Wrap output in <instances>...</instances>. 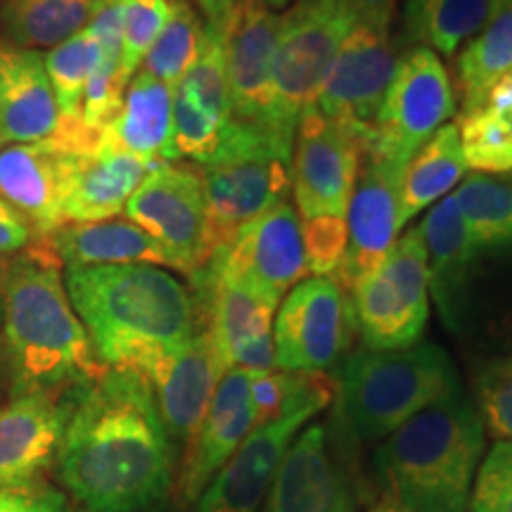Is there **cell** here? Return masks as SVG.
Here are the masks:
<instances>
[{"instance_id": "obj_1", "label": "cell", "mask_w": 512, "mask_h": 512, "mask_svg": "<svg viewBox=\"0 0 512 512\" xmlns=\"http://www.w3.org/2000/svg\"><path fill=\"white\" fill-rule=\"evenodd\" d=\"M57 465L64 489L86 512H140L162 501L174 446L143 375L107 368L76 394Z\"/></svg>"}, {"instance_id": "obj_2", "label": "cell", "mask_w": 512, "mask_h": 512, "mask_svg": "<svg viewBox=\"0 0 512 512\" xmlns=\"http://www.w3.org/2000/svg\"><path fill=\"white\" fill-rule=\"evenodd\" d=\"M0 316L12 396L74 399L107 370L62 283L60 259L41 238L5 261Z\"/></svg>"}, {"instance_id": "obj_3", "label": "cell", "mask_w": 512, "mask_h": 512, "mask_svg": "<svg viewBox=\"0 0 512 512\" xmlns=\"http://www.w3.org/2000/svg\"><path fill=\"white\" fill-rule=\"evenodd\" d=\"M64 287L107 368L145 375L204 328L195 292L159 266H67Z\"/></svg>"}, {"instance_id": "obj_4", "label": "cell", "mask_w": 512, "mask_h": 512, "mask_svg": "<svg viewBox=\"0 0 512 512\" xmlns=\"http://www.w3.org/2000/svg\"><path fill=\"white\" fill-rule=\"evenodd\" d=\"M482 458V415L460 392L384 437L375 467L396 510L467 512Z\"/></svg>"}, {"instance_id": "obj_5", "label": "cell", "mask_w": 512, "mask_h": 512, "mask_svg": "<svg viewBox=\"0 0 512 512\" xmlns=\"http://www.w3.org/2000/svg\"><path fill=\"white\" fill-rule=\"evenodd\" d=\"M337 392V415L347 430L363 441H382L425 408L460 394V380L439 344L418 342L396 351H358L342 366Z\"/></svg>"}, {"instance_id": "obj_6", "label": "cell", "mask_w": 512, "mask_h": 512, "mask_svg": "<svg viewBox=\"0 0 512 512\" xmlns=\"http://www.w3.org/2000/svg\"><path fill=\"white\" fill-rule=\"evenodd\" d=\"M195 169L207 195L216 252L242 226L285 202L292 188V147L264 128L228 119L214 155Z\"/></svg>"}, {"instance_id": "obj_7", "label": "cell", "mask_w": 512, "mask_h": 512, "mask_svg": "<svg viewBox=\"0 0 512 512\" xmlns=\"http://www.w3.org/2000/svg\"><path fill=\"white\" fill-rule=\"evenodd\" d=\"M356 27L342 0H297L283 15L273 62L271 131L294 147L299 117L316 107L344 38Z\"/></svg>"}, {"instance_id": "obj_8", "label": "cell", "mask_w": 512, "mask_h": 512, "mask_svg": "<svg viewBox=\"0 0 512 512\" xmlns=\"http://www.w3.org/2000/svg\"><path fill=\"white\" fill-rule=\"evenodd\" d=\"M356 332L366 349L396 351L420 342L430 318V271L420 226L349 290Z\"/></svg>"}, {"instance_id": "obj_9", "label": "cell", "mask_w": 512, "mask_h": 512, "mask_svg": "<svg viewBox=\"0 0 512 512\" xmlns=\"http://www.w3.org/2000/svg\"><path fill=\"white\" fill-rule=\"evenodd\" d=\"M100 147V133L81 117H62L53 136L0 150V197L22 214L36 238L62 226L64 200L83 155Z\"/></svg>"}, {"instance_id": "obj_10", "label": "cell", "mask_w": 512, "mask_h": 512, "mask_svg": "<svg viewBox=\"0 0 512 512\" xmlns=\"http://www.w3.org/2000/svg\"><path fill=\"white\" fill-rule=\"evenodd\" d=\"M124 214L157 242L178 273L192 278L214 254L207 195L195 166H159L133 192Z\"/></svg>"}, {"instance_id": "obj_11", "label": "cell", "mask_w": 512, "mask_h": 512, "mask_svg": "<svg viewBox=\"0 0 512 512\" xmlns=\"http://www.w3.org/2000/svg\"><path fill=\"white\" fill-rule=\"evenodd\" d=\"M202 271L278 309L287 292L311 275L297 209L285 200L256 216L211 254Z\"/></svg>"}, {"instance_id": "obj_12", "label": "cell", "mask_w": 512, "mask_h": 512, "mask_svg": "<svg viewBox=\"0 0 512 512\" xmlns=\"http://www.w3.org/2000/svg\"><path fill=\"white\" fill-rule=\"evenodd\" d=\"M453 114L456 93L439 55L420 46L403 50L366 155L408 164Z\"/></svg>"}, {"instance_id": "obj_13", "label": "cell", "mask_w": 512, "mask_h": 512, "mask_svg": "<svg viewBox=\"0 0 512 512\" xmlns=\"http://www.w3.org/2000/svg\"><path fill=\"white\" fill-rule=\"evenodd\" d=\"M356 332L347 290L335 275H311L292 287L275 316V368L323 373L342 361Z\"/></svg>"}, {"instance_id": "obj_14", "label": "cell", "mask_w": 512, "mask_h": 512, "mask_svg": "<svg viewBox=\"0 0 512 512\" xmlns=\"http://www.w3.org/2000/svg\"><path fill=\"white\" fill-rule=\"evenodd\" d=\"M361 140L316 107L299 117L292 147V192L299 221L347 219L363 166Z\"/></svg>"}, {"instance_id": "obj_15", "label": "cell", "mask_w": 512, "mask_h": 512, "mask_svg": "<svg viewBox=\"0 0 512 512\" xmlns=\"http://www.w3.org/2000/svg\"><path fill=\"white\" fill-rule=\"evenodd\" d=\"M403 46L389 31L356 24L344 38L316 110L361 140L363 152L373 138L377 114L394 79Z\"/></svg>"}, {"instance_id": "obj_16", "label": "cell", "mask_w": 512, "mask_h": 512, "mask_svg": "<svg viewBox=\"0 0 512 512\" xmlns=\"http://www.w3.org/2000/svg\"><path fill=\"white\" fill-rule=\"evenodd\" d=\"M320 406L292 408L278 418L254 427L228 463L216 472L204 494L197 498L195 512H256L283 463L287 448Z\"/></svg>"}, {"instance_id": "obj_17", "label": "cell", "mask_w": 512, "mask_h": 512, "mask_svg": "<svg viewBox=\"0 0 512 512\" xmlns=\"http://www.w3.org/2000/svg\"><path fill=\"white\" fill-rule=\"evenodd\" d=\"M406 164L384 157H363L354 195L347 209V252L335 273L344 290L380 264L401 233L399 195Z\"/></svg>"}, {"instance_id": "obj_18", "label": "cell", "mask_w": 512, "mask_h": 512, "mask_svg": "<svg viewBox=\"0 0 512 512\" xmlns=\"http://www.w3.org/2000/svg\"><path fill=\"white\" fill-rule=\"evenodd\" d=\"M280 31V12L268 10L261 0H240L226 38L230 119L264 128L271 136V81Z\"/></svg>"}, {"instance_id": "obj_19", "label": "cell", "mask_w": 512, "mask_h": 512, "mask_svg": "<svg viewBox=\"0 0 512 512\" xmlns=\"http://www.w3.org/2000/svg\"><path fill=\"white\" fill-rule=\"evenodd\" d=\"M204 328L211 335L223 368L268 373L275 368V306L209 273L192 275Z\"/></svg>"}, {"instance_id": "obj_20", "label": "cell", "mask_w": 512, "mask_h": 512, "mask_svg": "<svg viewBox=\"0 0 512 512\" xmlns=\"http://www.w3.org/2000/svg\"><path fill=\"white\" fill-rule=\"evenodd\" d=\"M226 373L207 328L197 332L181 349L171 351L143 375L155 396L171 446L188 448L200 430L204 415Z\"/></svg>"}, {"instance_id": "obj_21", "label": "cell", "mask_w": 512, "mask_h": 512, "mask_svg": "<svg viewBox=\"0 0 512 512\" xmlns=\"http://www.w3.org/2000/svg\"><path fill=\"white\" fill-rule=\"evenodd\" d=\"M74 399L12 396L0 408V491L36 489L57 463Z\"/></svg>"}, {"instance_id": "obj_22", "label": "cell", "mask_w": 512, "mask_h": 512, "mask_svg": "<svg viewBox=\"0 0 512 512\" xmlns=\"http://www.w3.org/2000/svg\"><path fill=\"white\" fill-rule=\"evenodd\" d=\"M230 119L226 38L204 29L197 60L174 88V145L178 159L207 162Z\"/></svg>"}, {"instance_id": "obj_23", "label": "cell", "mask_w": 512, "mask_h": 512, "mask_svg": "<svg viewBox=\"0 0 512 512\" xmlns=\"http://www.w3.org/2000/svg\"><path fill=\"white\" fill-rule=\"evenodd\" d=\"M256 413L249 394V373L230 368L223 373L195 439L185 448L178 475V496L185 503H197L211 479L228 458L238 451L242 441L252 434Z\"/></svg>"}, {"instance_id": "obj_24", "label": "cell", "mask_w": 512, "mask_h": 512, "mask_svg": "<svg viewBox=\"0 0 512 512\" xmlns=\"http://www.w3.org/2000/svg\"><path fill=\"white\" fill-rule=\"evenodd\" d=\"M264 512H354L347 472L330 448L328 425L297 434L280 463Z\"/></svg>"}, {"instance_id": "obj_25", "label": "cell", "mask_w": 512, "mask_h": 512, "mask_svg": "<svg viewBox=\"0 0 512 512\" xmlns=\"http://www.w3.org/2000/svg\"><path fill=\"white\" fill-rule=\"evenodd\" d=\"M60 121L43 55L0 36V145L46 140Z\"/></svg>"}, {"instance_id": "obj_26", "label": "cell", "mask_w": 512, "mask_h": 512, "mask_svg": "<svg viewBox=\"0 0 512 512\" xmlns=\"http://www.w3.org/2000/svg\"><path fill=\"white\" fill-rule=\"evenodd\" d=\"M100 145L121 150L147 164H174V88L138 72L128 81L114 119L102 128Z\"/></svg>"}, {"instance_id": "obj_27", "label": "cell", "mask_w": 512, "mask_h": 512, "mask_svg": "<svg viewBox=\"0 0 512 512\" xmlns=\"http://www.w3.org/2000/svg\"><path fill=\"white\" fill-rule=\"evenodd\" d=\"M420 233L427 252L430 292L446 325L456 328L465 313L467 290L479 252L467 233L453 195L434 204L420 223Z\"/></svg>"}, {"instance_id": "obj_28", "label": "cell", "mask_w": 512, "mask_h": 512, "mask_svg": "<svg viewBox=\"0 0 512 512\" xmlns=\"http://www.w3.org/2000/svg\"><path fill=\"white\" fill-rule=\"evenodd\" d=\"M155 169H159L157 164L102 145L91 155H83L64 200V223L114 219Z\"/></svg>"}, {"instance_id": "obj_29", "label": "cell", "mask_w": 512, "mask_h": 512, "mask_svg": "<svg viewBox=\"0 0 512 512\" xmlns=\"http://www.w3.org/2000/svg\"><path fill=\"white\" fill-rule=\"evenodd\" d=\"M64 266L150 264L166 266L162 249L143 228L124 219L62 223L41 238Z\"/></svg>"}, {"instance_id": "obj_30", "label": "cell", "mask_w": 512, "mask_h": 512, "mask_svg": "<svg viewBox=\"0 0 512 512\" xmlns=\"http://www.w3.org/2000/svg\"><path fill=\"white\" fill-rule=\"evenodd\" d=\"M510 0H403L401 46L430 48L446 57L456 55Z\"/></svg>"}, {"instance_id": "obj_31", "label": "cell", "mask_w": 512, "mask_h": 512, "mask_svg": "<svg viewBox=\"0 0 512 512\" xmlns=\"http://www.w3.org/2000/svg\"><path fill=\"white\" fill-rule=\"evenodd\" d=\"M465 171L467 164L460 147L458 124H444L403 169L399 195L401 230L422 209H430L434 202L444 200V195L460 183Z\"/></svg>"}, {"instance_id": "obj_32", "label": "cell", "mask_w": 512, "mask_h": 512, "mask_svg": "<svg viewBox=\"0 0 512 512\" xmlns=\"http://www.w3.org/2000/svg\"><path fill=\"white\" fill-rule=\"evenodd\" d=\"M105 0H5L0 29L12 46L57 48L88 29Z\"/></svg>"}, {"instance_id": "obj_33", "label": "cell", "mask_w": 512, "mask_h": 512, "mask_svg": "<svg viewBox=\"0 0 512 512\" xmlns=\"http://www.w3.org/2000/svg\"><path fill=\"white\" fill-rule=\"evenodd\" d=\"M512 72V0L501 15L491 19L467 41L456 62V79L463 100V114L482 105L494 83Z\"/></svg>"}, {"instance_id": "obj_34", "label": "cell", "mask_w": 512, "mask_h": 512, "mask_svg": "<svg viewBox=\"0 0 512 512\" xmlns=\"http://www.w3.org/2000/svg\"><path fill=\"white\" fill-rule=\"evenodd\" d=\"M453 200L479 254L512 249V183L472 174L453 192Z\"/></svg>"}, {"instance_id": "obj_35", "label": "cell", "mask_w": 512, "mask_h": 512, "mask_svg": "<svg viewBox=\"0 0 512 512\" xmlns=\"http://www.w3.org/2000/svg\"><path fill=\"white\" fill-rule=\"evenodd\" d=\"M204 41V22L188 0H171V12L162 34L147 50L140 72L176 88L188 69L195 64Z\"/></svg>"}, {"instance_id": "obj_36", "label": "cell", "mask_w": 512, "mask_h": 512, "mask_svg": "<svg viewBox=\"0 0 512 512\" xmlns=\"http://www.w3.org/2000/svg\"><path fill=\"white\" fill-rule=\"evenodd\" d=\"M460 147L465 164L477 174L512 171V107L484 100L477 110L458 121Z\"/></svg>"}, {"instance_id": "obj_37", "label": "cell", "mask_w": 512, "mask_h": 512, "mask_svg": "<svg viewBox=\"0 0 512 512\" xmlns=\"http://www.w3.org/2000/svg\"><path fill=\"white\" fill-rule=\"evenodd\" d=\"M102 50L91 31H81L69 41L43 55V64L60 105L62 117H81V100L93 69L98 67Z\"/></svg>"}, {"instance_id": "obj_38", "label": "cell", "mask_w": 512, "mask_h": 512, "mask_svg": "<svg viewBox=\"0 0 512 512\" xmlns=\"http://www.w3.org/2000/svg\"><path fill=\"white\" fill-rule=\"evenodd\" d=\"M171 12V0H124V36H121V76L128 83L143 64L147 50L162 34Z\"/></svg>"}, {"instance_id": "obj_39", "label": "cell", "mask_w": 512, "mask_h": 512, "mask_svg": "<svg viewBox=\"0 0 512 512\" xmlns=\"http://www.w3.org/2000/svg\"><path fill=\"white\" fill-rule=\"evenodd\" d=\"M477 411L498 441H512V354L486 363L477 375Z\"/></svg>"}, {"instance_id": "obj_40", "label": "cell", "mask_w": 512, "mask_h": 512, "mask_svg": "<svg viewBox=\"0 0 512 512\" xmlns=\"http://www.w3.org/2000/svg\"><path fill=\"white\" fill-rule=\"evenodd\" d=\"M472 512H512V441H496L479 463L470 494Z\"/></svg>"}, {"instance_id": "obj_41", "label": "cell", "mask_w": 512, "mask_h": 512, "mask_svg": "<svg viewBox=\"0 0 512 512\" xmlns=\"http://www.w3.org/2000/svg\"><path fill=\"white\" fill-rule=\"evenodd\" d=\"M128 83L121 76V60L112 55H102L98 67L93 69L91 79L86 83L81 100V121L91 131L102 133L114 114L119 112Z\"/></svg>"}, {"instance_id": "obj_42", "label": "cell", "mask_w": 512, "mask_h": 512, "mask_svg": "<svg viewBox=\"0 0 512 512\" xmlns=\"http://www.w3.org/2000/svg\"><path fill=\"white\" fill-rule=\"evenodd\" d=\"M0 512H72L67 498L48 489L0 491Z\"/></svg>"}, {"instance_id": "obj_43", "label": "cell", "mask_w": 512, "mask_h": 512, "mask_svg": "<svg viewBox=\"0 0 512 512\" xmlns=\"http://www.w3.org/2000/svg\"><path fill=\"white\" fill-rule=\"evenodd\" d=\"M34 238V230L22 219V214L0 197V256L22 252Z\"/></svg>"}, {"instance_id": "obj_44", "label": "cell", "mask_w": 512, "mask_h": 512, "mask_svg": "<svg viewBox=\"0 0 512 512\" xmlns=\"http://www.w3.org/2000/svg\"><path fill=\"white\" fill-rule=\"evenodd\" d=\"M342 3L347 5L356 24L389 31L399 0H342Z\"/></svg>"}, {"instance_id": "obj_45", "label": "cell", "mask_w": 512, "mask_h": 512, "mask_svg": "<svg viewBox=\"0 0 512 512\" xmlns=\"http://www.w3.org/2000/svg\"><path fill=\"white\" fill-rule=\"evenodd\" d=\"M238 5L240 0H195V10L200 12L204 29L221 38H228Z\"/></svg>"}, {"instance_id": "obj_46", "label": "cell", "mask_w": 512, "mask_h": 512, "mask_svg": "<svg viewBox=\"0 0 512 512\" xmlns=\"http://www.w3.org/2000/svg\"><path fill=\"white\" fill-rule=\"evenodd\" d=\"M261 3H264L268 10H273V12H280V10H285L287 5L292 3V0H261Z\"/></svg>"}, {"instance_id": "obj_47", "label": "cell", "mask_w": 512, "mask_h": 512, "mask_svg": "<svg viewBox=\"0 0 512 512\" xmlns=\"http://www.w3.org/2000/svg\"><path fill=\"white\" fill-rule=\"evenodd\" d=\"M370 512H401V510H396L394 505H380V508H375V510H370Z\"/></svg>"}, {"instance_id": "obj_48", "label": "cell", "mask_w": 512, "mask_h": 512, "mask_svg": "<svg viewBox=\"0 0 512 512\" xmlns=\"http://www.w3.org/2000/svg\"><path fill=\"white\" fill-rule=\"evenodd\" d=\"M3 266H5V264H0V273H3Z\"/></svg>"}]
</instances>
